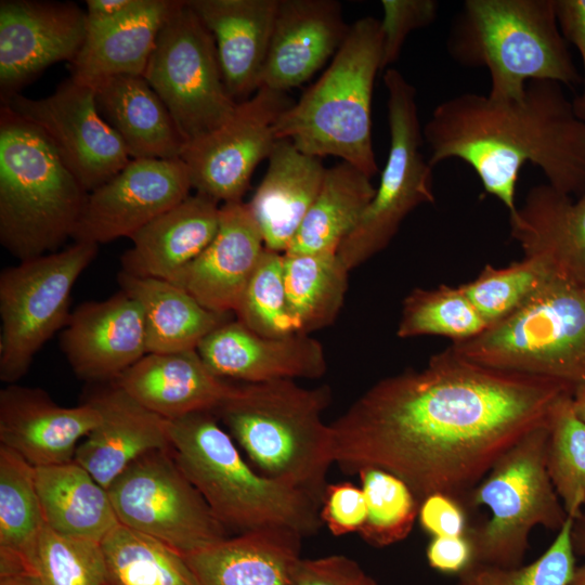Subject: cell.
Segmentation results:
<instances>
[{"instance_id":"6da1fadb","label":"cell","mask_w":585,"mask_h":585,"mask_svg":"<svg viewBox=\"0 0 585 585\" xmlns=\"http://www.w3.org/2000/svg\"><path fill=\"white\" fill-rule=\"evenodd\" d=\"M572 386L472 363L450 348L384 378L330 425L334 463L385 469L417 498L464 499L494 464L548 422Z\"/></svg>"},{"instance_id":"7a4b0ae2","label":"cell","mask_w":585,"mask_h":585,"mask_svg":"<svg viewBox=\"0 0 585 585\" xmlns=\"http://www.w3.org/2000/svg\"><path fill=\"white\" fill-rule=\"evenodd\" d=\"M433 167L450 158L466 162L485 192L512 212L525 164L569 196L585 194V122L551 80H532L521 98L494 100L467 92L441 102L422 127Z\"/></svg>"},{"instance_id":"3957f363","label":"cell","mask_w":585,"mask_h":585,"mask_svg":"<svg viewBox=\"0 0 585 585\" xmlns=\"http://www.w3.org/2000/svg\"><path fill=\"white\" fill-rule=\"evenodd\" d=\"M168 432L177 465L225 529H287L307 537L322 528L321 503L249 467L212 412L168 420Z\"/></svg>"},{"instance_id":"277c9868","label":"cell","mask_w":585,"mask_h":585,"mask_svg":"<svg viewBox=\"0 0 585 585\" xmlns=\"http://www.w3.org/2000/svg\"><path fill=\"white\" fill-rule=\"evenodd\" d=\"M330 398L325 385L304 388L292 379L242 384L213 414L260 473L322 505L334 464L332 428L323 420Z\"/></svg>"},{"instance_id":"5b68a950","label":"cell","mask_w":585,"mask_h":585,"mask_svg":"<svg viewBox=\"0 0 585 585\" xmlns=\"http://www.w3.org/2000/svg\"><path fill=\"white\" fill-rule=\"evenodd\" d=\"M452 58L485 67L494 100L521 98L532 80L582 83L563 38L555 0H467L447 38Z\"/></svg>"},{"instance_id":"8992f818","label":"cell","mask_w":585,"mask_h":585,"mask_svg":"<svg viewBox=\"0 0 585 585\" xmlns=\"http://www.w3.org/2000/svg\"><path fill=\"white\" fill-rule=\"evenodd\" d=\"M382 44L380 21L354 22L323 75L278 117L276 140L318 158L339 157L373 178L372 100Z\"/></svg>"},{"instance_id":"52a82bcc","label":"cell","mask_w":585,"mask_h":585,"mask_svg":"<svg viewBox=\"0 0 585 585\" xmlns=\"http://www.w3.org/2000/svg\"><path fill=\"white\" fill-rule=\"evenodd\" d=\"M89 193L42 131L0 108V243L20 261L74 236Z\"/></svg>"},{"instance_id":"ba28073f","label":"cell","mask_w":585,"mask_h":585,"mask_svg":"<svg viewBox=\"0 0 585 585\" xmlns=\"http://www.w3.org/2000/svg\"><path fill=\"white\" fill-rule=\"evenodd\" d=\"M448 348L482 366L575 387L585 381V286L552 276L512 314Z\"/></svg>"},{"instance_id":"9c48e42d","label":"cell","mask_w":585,"mask_h":585,"mask_svg":"<svg viewBox=\"0 0 585 585\" xmlns=\"http://www.w3.org/2000/svg\"><path fill=\"white\" fill-rule=\"evenodd\" d=\"M547 425L510 447L465 496L491 514L466 532L476 562L521 566L531 531L542 525L558 532L568 519L547 470Z\"/></svg>"},{"instance_id":"30bf717a","label":"cell","mask_w":585,"mask_h":585,"mask_svg":"<svg viewBox=\"0 0 585 585\" xmlns=\"http://www.w3.org/2000/svg\"><path fill=\"white\" fill-rule=\"evenodd\" d=\"M390 146L375 196L355 229L341 243L338 256L349 271L384 250L404 219L418 206L434 202L432 166L424 143L416 89L395 68L384 75Z\"/></svg>"},{"instance_id":"8fae6325","label":"cell","mask_w":585,"mask_h":585,"mask_svg":"<svg viewBox=\"0 0 585 585\" xmlns=\"http://www.w3.org/2000/svg\"><path fill=\"white\" fill-rule=\"evenodd\" d=\"M99 245L75 242L20 261L0 274V379L10 385L29 369L37 352L70 313L72 289L93 261Z\"/></svg>"},{"instance_id":"7c38bea8","label":"cell","mask_w":585,"mask_h":585,"mask_svg":"<svg viewBox=\"0 0 585 585\" xmlns=\"http://www.w3.org/2000/svg\"><path fill=\"white\" fill-rule=\"evenodd\" d=\"M143 77L186 143L221 126L238 104L226 89L214 40L187 0H177L166 18Z\"/></svg>"},{"instance_id":"4fadbf2b","label":"cell","mask_w":585,"mask_h":585,"mask_svg":"<svg viewBox=\"0 0 585 585\" xmlns=\"http://www.w3.org/2000/svg\"><path fill=\"white\" fill-rule=\"evenodd\" d=\"M107 492L121 524L183 556L227 537L225 528L177 465L171 448L152 451L134 460Z\"/></svg>"},{"instance_id":"5bb4252c","label":"cell","mask_w":585,"mask_h":585,"mask_svg":"<svg viewBox=\"0 0 585 585\" xmlns=\"http://www.w3.org/2000/svg\"><path fill=\"white\" fill-rule=\"evenodd\" d=\"M292 103L285 92L260 87L221 126L186 143L181 159L196 193L222 204L242 202L276 142L278 117Z\"/></svg>"},{"instance_id":"9a60e30c","label":"cell","mask_w":585,"mask_h":585,"mask_svg":"<svg viewBox=\"0 0 585 585\" xmlns=\"http://www.w3.org/2000/svg\"><path fill=\"white\" fill-rule=\"evenodd\" d=\"M3 105L42 131L88 193L131 160L119 136L99 113L94 88L70 77L46 98L20 93Z\"/></svg>"},{"instance_id":"2e32d148","label":"cell","mask_w":585,"mask_h":585,"mask_svg":"<svg viewBox=\"0 0 585 585\" xmlns=\"http://www.w3.org/2000/svg\"><path fill=\"white\" fill-rule=\"evenodd\" d=\"M192 188L187 167L181 158L131 159L89 193L73 238L96 245L130 238L188 197Z\"/></svg>"},{"instance_id":"e0dca14e","label":"cell","mask_w":585,"mask_h":585,"mask_svg":"<svg viewBox=\"0 0 585 585\" xmlns=\"http://www.w3.org/2000/svg\"><path fill=\"white\" fill-rule=\"evenodd\" d=\"M86 31V11L74 2L1 0V105L49 66L73 62Z\"/></svg>"},{"instance_id":"ac0fdd59","label":"cell","mask_w":585,"mask_h":585,"mask_svg":"<svg viewBox=\"0 0 585 585\" xmlns=\"http://www.w3.org/2000/svg\"><path fill=\"white\" fill-rule=\"evenodd\" d=\"M74 373L89 382H113L148 353L140 303L125 291L80 304L61 336Z\"/></svg>"},{"instance_id":"d6986e66","label":"cell","mask_w":585,"mask_h":585,"mask_svg":"<svg viewBox=\"0 0 585 585\" xmlns=\"http://www.w3.org/2000/svg\"><path fill=\"white\" fill-rule=\"evenodd\" d=\"M196 350L214 375L245 384L316 379L327 370L324 349L316 339L306 334L261 336L236 318L213 329Z\"/></svg>"},{"instance_id":"ffe728a7","label":"cell","mask_w":585,"mask_h":585,"mask_svg":"<svg viewBox=\"0 0 585 585\" xmlns=\"http://www.w3.org/2000/svg\"><path fill=\"white\" fill-rule=\"evenodd\" d=\"M99 421V412L87 401L64 407L44 390L16 384L0 391V443L34 467L73 460L78 441Z\"/></svg>"},{"instance_id":"44dd1931","label":"cell","mask_w":585,"mask_h":585,"mask_svg":"<svg viewBox=\"0 0 585 585\" xmlns=\"http://www.w3.org/2000/svg\"><path fill=\"white\" fill-rule=\"evenodd\" d=\"M265 249L247 203L222 204L218 232L173 284L205 308L233 314Z\"/></svg>"},{"instance_id":"7402d4cb","label":"cell","mask_w":585,"mask_h":585,"mask_svg":"<svg viewBox=\"0 0 585 585\" xmlns=\"http://www.w3.org/2000/svg\"><path fill=\"white\" fill-rule=\"evenodd\" d=\"M349 29L338 1L280 0L260 87H299L334 57Z\"/></svg>"},{"instance_id":"603a6c76","label":"cell","mask_w":585,"mask_h":585,"mask_svg":"<svg viewBox=\"0 0 585 585\" xmlns=\"http://www.w3.org/2000/svg\"><path fill=\"white\" fill-rule=\"evenodd\" d=\"M99 424L77 446L74 460L105 489L134 460L170 448L168 419L150 411L116 382L87 400Z\"/></svg>"},{"instance_id":"cb8c5ba5","label":"cell","mask_w":585,"mask_h":585,"mask_svg":"<svg viewBox=\"0 0 585 585\" xmlns=\"http://www.w3.org/2000/svg\"><path fill=\"white\" fill-rule=\"evenodd\" d=\"M210 31L226 89L237 103L261 84L280 0H187Z\"/></svg>"},{"instance_id":"d4e9b609","label":"cell","mask_w":585,"mask_h":585,"mask_svg":"<svg viewBox=\"0 0 585 585\" xmlns=\"http://www.w3.org/2000/svg\"><path fill=\"white\" fill-rule=\"evenodd\" d=\"M509 230L525 258L585 286V194L573 202L548 183L534 185L509 212Z\"/></svg>"},{"instance_id":"484cf974","label":"cell","mask_w":585,"mask_h":585,"mask_svg":"<svg viewBox=\"0 0 585 585\" xmlns=\"http://www.w3.org/2000/svg\"><path fill=\"white\" fill-rule=\"evenodd\" d=\"M114 382L168 420L213 413L237 387L214 375L197 350L147 353Z\"/></svg>"},{"instance_id":"4316f807","label":"cell","mask_w":585,"mask_h":585,"mask_svg":"<svg viewBox=\"0 0 585 585\" xmlns=\"http://www.w3.org/2000/svg\"><path fill=\"white\" fill-rule=\"evenodd\" d=\"M220 208L205 195H190L130 237L132 245L121 256V271L173 283L214 238Z\"/></svg>"},{"instance_id":"83f0119b","label":"cell","mask_w":585,"mask_h":585,"mask_svg":"<svg viewBox=\"0 0 585 585\" xmlns=\"http://www.w3.org/2000/svg\"><path fill=\"white\" fill-rule=\"evenodd\" d=\"M177 0H136L116 17L88 21L70 78L94 88L116 76H143L157 36Z\"/></svg>"},{"instance_id":"f1b7e54d","label":"cell","mask_w":585,"mask_h":585,"mask_svg":"<svg viewBox=\"0 0 585 585\" xmlns=\"http://www.w3.org/2000/svg\"><path fill=\"white\" fill-rule=\"evenodd\" d=\"M321 159L276 140L266 172L247 203L265 248L287 250L323 183L326 168Z\"/></svg>"},{"instance_id":"f546056e","label":"cell","mask_w":585,"mask_h":585,"mask_svg":"<svg viewBox=\"0 0 585 585\" xmlns=\"http://www.w3.org/2000/svg\"><path fill=\"white\" fill-rule=\"evenodd\" d=\"M303 536L264 529L226 537L185 556L199 585H291Z\"/></svg>"},{"instance_id":"4dcf8cb0","label":"cell","mask_w":585,"mask_h":585,"mask_svg":"<svg viewBox=\"0 0 585 585\" xmlns=\"http://www.w3.org/2000/svg\"><path fill=\"white\" fill-rule=\"evenodd\" d=\"M99 113L130 159H178L186 145L167 106L143 76H116L94 87Z\"/></svg>"},{"instance_id":"1f68e13d","label":"cell","mask_w":585,"mask_h":585,"mask_svg":"<svg viewBox=\"0 0 585 585\" xmlns=\"http://www.w3.org/2000/svg\"><path fill=\"white\" fill-rule=\"evenodd\" d=\"M120 290L136 300L144 313L148 353L196 350L202 340L233 314L211 311L178 285L120 271Z\"/></svg>"},{"instance_id":"d6a6232c","label":"cell","mask_w":585,"mask_h":585,"mask_svg":"<svg viewBox=\"0 0 585 585\" xmlns=\"http://www.w3.org/2000/svg\"><path fill=\"white\" fill-rule=\"evenodd\" d=\"M35 468L44 521L51 529L101 543L120 523L107 489L74 459Z\"/></svg>"},{"instance_id":"836d02e7","label":"cell","mask_w":585,"mask_h":585,"mask_svg":"<svg viewBox=\"0 0 585 585\" xmlns=\"http://www.w3.org/2000/svg\"><path fill=\"white\" fill-rule=\"evenodd\" d=\"M370 180L344 161L326 168L318 194L284 253L338 251L375 196Z\"/></svg>"},{"instance_id":"e575fe53","label":"cell","mask_w":585,"mask_h":585,"mask_svg":"<svg viewBox=\"0 0 585 585\" xmlns=\"http://www.w3.org/2000/svg\"><path fill=\"white\" fill-rule=\"evenodd\" d=\"M284 256V282L297 333L324 328L338 316L350 272L337 251Z\"/></svg>"},{"instance_id":"d590c367","label":"cell","mask_w":585,"mask_h":585,"mask_svg":"<svg viewBox=\"0 0 585 585\" xmlns=\"http://www.w3.org/2000/svg\"><path fill=\"white\" fill-rule=\"evenodd\" d=\"M44 524L36 468L0 445V576L26 572L24 555Z\"/></svg>"},{"instance_id":"8d00e7d4","label":"cell","mask_w":585,"mask_h":585,"mask_svg":"<svg viewBox=\"0 0 585 585\" xmlns=\"http://www.w3.org/2000/svg\"><path fill=\"white\" fill-rule=\"evenodd\" d=\"M101 548L106 585H199L185 556L125 524L116 525Z\"/></svg>"},{"instance_id":"74e56055","label":"cell","mask_w":585,"mask_h":585,"mask_svg":"<svg viewBox=\"0 0 585 585\" xmlns=\"http://www.w3.org/2000/svg\"><path fill=\"white\" fill-rule=\"evenodd\" d=\"M489 327L461 286L415 288L403 300L396 335L400 338L441 336L459 342Z\"/></svg>"},{"instance_id":"f35d334b","label":"cell","mask_w":585,"mask_h":585,"mask_svg":"<svg viewBox=\"0 0 585 585\" xmlns=\"http://www.w3.org/2000/svg\"><path fill=\"white\" fill-rule=\"evenodd\" d=\"M26 572L43 585H106L101 543L43 525L24 555Z\"/></svg>"},{"instance_id":"ab89813d","label":"cell","mask_w":585,"mask_h":585,"mask_svg":"<svg viewBox=\"0 0 585 585\" xmlns=\"http://www.w3.org/2000/svg\"><path fill=\"white\" fill-rule=\"evenodd\" d=\"M572 392L560 396L548 418L546 464L568 517L585 507V424L576 415Z\"/></svg>"},{"instance_id":"60d3db41","label":"cell","mask_w":585,"mask_h":585,"mask_svg":"<svg viewBox=\"0 0 585 585\" xmlns=\"http://www.w3.org/2000/svg\"><path fill=\"white\" fill-rule=\"evenodd\" d=\"M367 505L361 537L370 546L387 547L405 540L418 518L420 500L398 476L377 467L356 472Z\"/></svg>"},{"instance_id":"b9f144b4","label":"cell","mask_w":585,"mask_h":585,"mask_svg":"<svg viewBox=\"0 0 585 585\" xmlns=\"http://www.w3.org/2000/svg\"><path fill=\"white\" fill-rule=\"evenodd\" d=\"M552 276L544 263L523 257L504 268L486 264L471 282L460 285L489 326L518 310Z\"/></svg>"},{"instance_id":"7bdbcfd3","label":"cell","mask_w":585,"mask_h":585,"mask_svg":"<svg viewBox=\"0 0 585 585\" xmlns=\"http://www.w3.org/2000/svg\"><path fill=\"white\" fill-rule=\"evenodd\" d=\"M253 333L281 338L297 333L284 282V256L265 248L234 312Z\"/></svg>"},{"instance_id":"ee69618b","label":"cell","mask_w":585,"mask_h":585,"mask_svg":"<svg viewBox=\"0 0 585 585\" xmlns=\"http://www.w3.org/2000/svg\"><path fill=\"white\" fill-rule=\"evenodd\" d=\"M568 517L549 547L534 561L518 567L473 562L454 585H568L576 569Z\"/></svg>"},{"instance_id":"f6af8a7d","label":"cell","mask_w":585,"mask_h":585,"mask_svg":"<svg viewBox=\"0 0 585 585\" xmlns=\"http://www.w3.org/2000/svg\"><path fill=\"white\" fill-rule=\"evenodd\" d=\"M380 21L384 44L381 69H388L400 55L407 36L433 22L438 3L432 0H382Z\"/></svg>"},{"instance_id":"bcb514c9","label":"cell","mask_w":585,"mask_h":585,"mask_svg":"<svg viewBox=\"0 0 585 585\" xmlns=\"http://www.w3.org/2000/svg\"><path fill=\"white\" fill-rule=\"evenodd\" d=\"M366 516V498L361 486L351 482L326 486L321 505V519L333 535L359 533Z\"/></svg>"},{"instance_id":"7dc6e473","label":"cell","mask_w":585,"mask_h":585,"mask_svg":"<svg viewBox=\"0 0 585 585\" xmlns=\"http://www.w3.org/2000/svg\"><path fill=\"white\" fill-rule=\"evenodd\" d=\"M291 585H378L353 559L330 555L300 558L292 570Z\"/></svg>"},{"instance_id":"c3c4849f","label":"cell","mask_w":585,"mask_h":585,"mask_svg":"<svg viewBox=\"0 0 585 585\" xmlns=\"http://www.w3.org/2000/svg\"><path fill=\"white\" fill-rule=\"evenodd\" d=\"M417 520L432 537L465 535L469 528L461 500L443 493L421 499Z\"/></svg>"},{"instance_id":"681fc988","label":"cell","mask_w":585,"mask_h":585,"mask_svg":"<svg viewBox=\"0 0 585 585\" xmlns=\"http://www.w3.org/2000/svg\"><path fill=\"white\" fill-rule=\"evenodd\" d=\"M558 24L563 38L573 44L582 58V92L572 101L576 117L585 122V0H555Z\"/></svg>"},{"instance_id":"f907efd6","label":"cell","mask_w":585,"mask_h":585,"mask_svg":"<svg viewBox=\"0 0 585 585\" xmlns=\"http://www.w3.org/2000/svg\"><path fill=\"white\" fill-rule=\"evenodd\" d=\"M429 567L442 574L460 575L473 562V548L468 536L431 537L426 548Z\"/></svg>"},{"instance_id":"816d5d0a","label":"cell","mask_w":585,"mask_h":585,"mask_svg":"<svg viewBox=\"0 0 585 585\" xmlns=\"http://www.w3.org/2000/svg\"><path fill=\"white\" fill-rule=\"evenodd\" d=\"M136 0H87L88 21H104L118 16L135 4Z\"/></svg>"},{"instance_id":"f5cc1de1","label":"cell","mask_w":585,"mask_h":585,"mask_svg":"<svg viewBox=\"0 0 585 585\" xmlns=\"http://www.w3.org/2000/svg\"><path fill=\"white\" fill-rule=\"evenodd\" d=\"M571 537L575 555L585 558V510L573 520Z\"/></svg>"},{"instance_id":"db71d44e","label":"cell","mask_w":585,"mask_h":585,"mask_svg":"<svg viewBox=\"0 0 585 585\" xmlns=\"http://www.w3.org/2000/svg\"><path fill=\"white\" fill-rule=\"evenodd\" d=\"M0 585H43L38 577L30 573H16L0 576Z\"/></svg>"},{"instance_id":"11a10c76","label":"cell","mask_w":585,"mask_h":585,"mask_svg":"<svg viewBox=\"0 0 585 585\" xmlns=\"http://www.w3.org/2000/svg\"><path fill=\"white\" fill-rule=\"evenodd\" d=\"M571 398L576 415L585 424V381L573 388Z\"/></svg>"},{"instance_id":"9f6ffc18","label":"cell","mask_w":585,"mask_h":585,"mask_svg":"<svg viewBox=\"0 0 585 585\" xmlns=\"http://www.w3.org/2000/svg\"><path fill=\"white\" fill-rule=\"evenodd\" d=\"M568 585H585V564L576 567L574 574Z\"/></svg>"}]
</instances>
